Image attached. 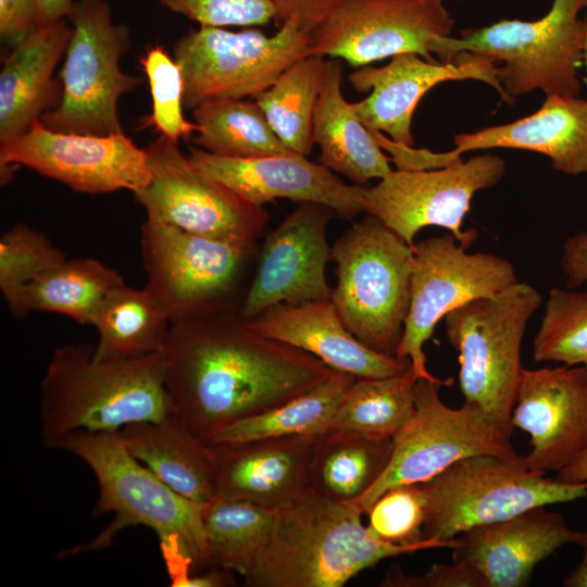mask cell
I'll list each match as a JSON object with an SVG mask.
<instances>
[{"label":"cell","mask_w":587,"mask_h":587,"mask_svg":"<svg viewBox=\"0 0 587 587\" xmlns=\"http://www.w3.org/2000/svg\"><path fill=\"white\" fill-rule=\"evenodd\" d=\"M426 496L424 539L461 533L527 510L587 496V482L566 483L529 469L525 457L472 455L421 483Z\"/></svg>","instance_id":"8"},{"label":"cell","mask_w":587,"mask_h":587,"mask_svg":"<svg viewBox=\"0 0 587 587\" xmlns=\"http://www.w3.org/2000/svg\"><path fill=\"white\" fill-rule=\"evenodd\" d=\"M140 243L146 288L170 320L240 308V286L257 243L214 239L149 217Z\"/></svg>","instance_id":"11"},{"label":"cell","mask_w":587,"mask_h":587,"mask_svg":"<svg viewBox=\"0 0 587 587\" xmlns=\"http://www.w3.org/2000/svg\"><path fill=\"white\" fill-rule=\"evenodd\" d=\"M380 586L387 587H480L475 574L461 563H434L423 575L404 574L400 569L386 573Z\"/></svg>","instance_id":"42"},{"label":"cell","mask_w":587,"mask_h":587,"mask_svg":"<svg viewBox=\"0 0 587 587\" xmlns=\"http://www.w3.org/2000/svg\"><path fill=\"white\" fill-rule=\"evenodd\" d=\"M446 0H342L310 34L309 55L361 67L401 53L435 62L434 42L451 36Z\"/></svg>","instance_id":"16"},{"label":"cell","mask_w":587,"mask_h":587,"mask_svg":"<svg viewBox=\"0 0 587 587\" xmlns=\"http://www.w3.org/2000/svg\"><path fill=\"white\" fill-rule=\"evenodd\" d=\"M74 2V0H36L41 25L67 18Z\"/></svg>","instance_id":"46"},{"label":"cell","mask_w":587,"mask_h":587,"mask_svg":"<svg viewBox=\"0 0 587 587\" xmlns=\"http://www.w3.org/2000/svg\"><path fill=\"white\" fill-rule=\"evenodd\" d=\"M366 515L367 530L382 541L415 546L435 540L423 537L426 496L421 483L387 489L370 507Z\"/></svg>","instance_id":"40"},{"label":"cell","mask_w":587,"mask_h":587,"mask_svg":"<svg viewBox=\"0 0 587 587\" xmlns=\"http://www.w3.org/2000/svg\"><path fill=\"white\" fill-rule=\"evenodd\" d=\"M310 33L296 17L274 35L200 26L179 38L173 58L184 82V107L258 97L292 63L309 55Z\"/></svg>","instance_id":"10"},{"label":"cell","mask_w":587,"mask_h":587,"mask_svg":"<svg viewBox=\"0 0 587 587\" xmlns=\"http://www.w3.org/2000/svg\"><path fill=\"white\" fill-rule=\"evenodd\" d=\"M167 10L200 26H261L275 20L265 0H158Z\"/></svg>","instance_id":"41"},{"label":"cell","mask_w":587,"mask_h":587,"mask_svg":"<svg viewBox=\"0 0 587 587\" xmlns=\"http://www.w3.org/2000/svg\"><path fill=\"white\" fill-rule=\"evenodd\" d=\"M193 142L217 155L259 158L292 152L277 137L263 111L243 99L203 103L192 110Z\"/></svg>","instance_id":"34"},{"label":"cell","mask_w":587,"mask_h":587,"mask_svg":"<svg viewBox=\"0 0 587 587\" xmlns=\"http://www.w3.org/2000/svg\"><path fill=\"white\" fill-rule=\"evenodd\" d=\"M412 249L410 305L396 357L410 360L416 379L440 380L427 370L423 350L437 323L455 308L492 296L519 278L507 259L469 253L451 234L414 242Z\"/></svg>","instance_id":"13"},{"label":"cell","mask_w":587,"mask_h":587,"mask_svg":"<svg viewBox=\"0 0 587 587\" xmlns=\"http://www.w3.org/2000/svg\"><path fill=\"white\" fill-rule=\"evenodd\" d=\"M275 11L278 25L296 17L307 33L321 25L342 0H265Z\"/></svg>","instance_id":"44"},{"label":"cell","mask_w":587,"mask_h":587,"mask_svg":"<svg viewBox=\"0 0 587 587\" xmlns=\"http://www.w3.org/2000/svg\"><path fill=\"white\" fill-rule=\"evenodd\" d=\"M257 333L301 349L330 369L357 378L401 374L411 362L370 349L340 320L332 300L276 304L245 320Z\"/></svg>","instance_id":"24"},{"label":"cell","mask_w":587,"mask_h":587,"mask_svg":"<svg viewBox=\"0 0 587 587\" xmlns=\"http://www.w3.org/2000/svg\"><path fill=\"white\" fill-rule=\"evenodd\" d=\"M335 212L300 202L264 239L259 263L239 308L249 320L276 304L330 300L325 268L332 259L326 232Z\"/></svg>","instance_id":"18"},{"label":"cell","mask_w":587,"mask_h":587,"mask_svg":"<svg viewBox=\"0 0 587 587\" xmlns=\"http://www.w3.org/2000/svg\"><path fill=\"white\" fill-rule=\"evenodd\" d=\"M504 172L505 161L495 154L475 155L438 168H397L366 188L364 212L410 246L422 228L437 226L467 249L478 236L475 229L462 228L472 199L477 191L498 184Z\"/></svg>","instance_id":"15"},{"label":"cell","mask_w":587,"mask_h":587,"mask_svg":"<svg viewBox=\"0 0 587 587\" xmlns=\"http://www.w3.org/2000/svg\"><path fill=\"white\" fill-rule=\"evenodd\" d=\"M65 260L47 236L26 224L18 223L1 235L0 289L12 315L18 320L27 315L23 298L26 285Z\"/></svg>","instance_id":"38"},{"label":"cell","mask_w":587,"mask_h":587,"mask_svg":"<svg viewBox=\"0 0 587 587\" xmlns=\"http://www.w3.org/2000/svg\"><path fill=\"white\" fill-rule=\"evenodd\" d=\"M560 267L566 277L569 288H577L587 284L586 232H578L565 240Z\"/></svg>","instance_id":"45"},{"label":"cell","mask_w":587,"mask_h":587,"mask_svg":"<svg viewBox=\"0 0 587 587\" xmlns=\"http://www.w3.org/2000/svg\"><path fill=\"white\" fill-rule=\"evenodd\" d=\"M583 559L580 563L564 578L562 585L565 587H587V532L584 544Z\"/></svg>","instance_id":"48"},{"label":"cell","mask_w":587,"mask_h":587,"mask_svg":"<svg viewBox=\"0 0 587 587\" xmlns=\"http://www.w3.org/2000/svg\"><path fill=\"white\" fill-rule=\"evenodd\" d=\"M330 257V300L340 320L370 349L396 355L410 305L412 246L369 214L333 243Z\"/></svg>","instance_id":"7"},{"label":"cell","mask_w":587,"mask_h":587,"mask_svg":"<svg viewBox=\"0 0 587 587\" xmlns=\"http://www.w3.org/2000/svg\"><path fill=\"white\" fill-rule=\"evenodd\" d=\"M276 511L241 500L208 503L203 516L207 570L220 567L245 577L264 546Z\"/></svg>","instance_id":"36"},{"label":"cell","mask_w":587,"mask_h":587,"mask_svg":"<svg viewBox=\"0 0 587 587\" xmlns=\"http://www.w3.org/2000/svg\"><path fill=\"white\" fill-rule=\"evenodd\" d=\"M161 355L174 413L209 444L229 425L336 372L301 349L257 333L237 308L171 319Z\"/></svg>","instance_id":"1"},{"label":"cell","mask_w":587,"mask_h":587,"mask_svg":"<svg viewBox=\"0 0 587 587\" xmlns=\"http://www.w3.org/2000/svg\"><path fill=\"white\" fill-rule=\"evenodd\" d=\"M67 20L72 35L59 77L62 97L40 121L61 133L122 134L118 101L141 83L120 67L130 47L129 30L113 22L109 0H76Z\"/></svg>","instance_id":"9"},{"label":"cell","mask_w":587,"mask_h":587,"mask_svg":"<svg viewBox=\"0 0 587 587\" xmlns=\"http://www.w3.org/2000/svg\"><path fill=\"white\" fill-rule=\"evenodd\" d=\"M189 160L246 201L263 207L275 199L314 202L351 218L364 212L366 188L348 185L332 170L297 152L232 158L189 148Z\"/></svg>","instance_id":"21"},{"label":"cell","mask_w":587,"mask_h":587,"mask_svg":"<svg viewBox=\"0 0 587 587\" xmlns=\"http://www.w3.org/2000/svg\"><path fill=\"white\" fill-rule=\"evenodd\" d=\"M90 325L98 333L93 358L112 361L161 352L170 316L146 287L123 284L102 300Z\"/></svg>","instance_id":"30"},{"label":"cell","mask_w":587,"mask_h":587,"mask_svg":"<svg viewBox=\"0 0 587 587\" xmlns=\"http://www.w3.org/2000/svg\"><path fill=\"white\" fill-rule=\"evenodd\" d=\"M41 434L54 448L75 430L117 433L138 422L174 413L161 352L112 361L93 358V347L54 349L40 385Z\"/></svg>","instance_id":"3"},{"label":"cell","mask_w":587,"mask_h":587,"mask_svg":"<svg viewBox=\"0 0 587 587\" xmlns=\"http://www.w3.org/2000/svg\"><path fill=\"white\" fill-rule=\"evenodd\" d=\"M557 478L566 483L587 482V450L569 466L558 472Z\"/></svg>","instance_id":"47"},{"label":"cell","mask_w":587,"mask_h":587,"mask_svg":"<svg viewBox=\"0 0 587 587\" xmlns=\"http://www.w3.org/2000/svg\"><path fill=\"white\" fill-rule=\"evenodd\" d=\"M355 376L336 371L314 388L222 430L212 442H232L288 435L317 436L328 430L345 391Z\"/></svg>","instance_id":"35"},{"label":"cell","mask_w":587,"mask_h":587,"mask_svg":"<svg viewBox=\"0 0 587 587\" xmlns=\"http://www.w3.org/2000/svg\"><path fill=\"white\" fill-rule=\"evenodd\" d=\"M118 434L128 451L173 490L203 504L214 500L212 446L196 436L178 415L133 423Z\"/></svg>","instance_id":"27"},{"label":"cell","mask_w":587,"mask_h":587,"mask_svg":"<svg viewBox=\"0 0 587 587\" xmlns=\"http://www.w3.org/2000/svg\"><path fill=\"white\" fill-rule=\"evenodd\" d=\"M341 79V63L326 61L313 117V140L321 150V164L363 186L387 176L392 171L390 159L344 98Z\"/></svg>","instance_id":"28"},{"label":"cell","mask_w":587,"mask_h":587,"mask_svg":"<svg viewBox=\"0 0 587 587\" xmlns=\"http://www.w3.org/2000/svg\"><path fill=\"white\" fill-rule=\"evenodd\" d=\"M325 62L323 57L315 54L299 59L254 98L282 142L305 157L314 145L313 117L323 86Z\"/></svg>","instance_id":"32"},{"label":"cell","mask_w":587,"mask_h":587,"mask_svg":"<svg viewBox=\"0 0 587 587\" xmlns=\"http://www.w3.org/2000/svg\"><path fill=\"white\" fill-rule=\"evenodd\" d=\"M82 460L93 473L98 500L93 516L112 513V522L92 540L62 551L59 558L109 547L129 526L152 529L160 542L176 539L191 558L193 571L207 570L203 516L207 504L167 486L126 448L118 432L75 430L54 446Z\"/></svg>","instance_id":"4"},{"label":"cell","mask_w":587,"mask_h":587,"mask_svg":"<svg viewBox=\"0 0 587 587\" xmlns=\"http://www.w3.org/2000/svg\"><path fill=\"white\" fill-rule=\"evenodd\" d=\"M123 284L116 271L95 259H66L26 285L24 304L28 312L59 313L90 325L102 300Z\"/></svg>","instance_id":"31"},{"label":"cell","mask_w":587,"mask_h":587,"mask_svg":"<svg viewBox=\"0 0 587 587\" xmlns=\"http://www.w3.org/2000/svg\"><path fill=\"white\" fill-rule=\"evenodd\" d=\"M585 538L586 532L569 527L562 514L537 507L461 533L452 560L470 569L480 587H522L539 562L565 545L582 546Z\"/></svg>","instance_id":"22"},{"label":"cell","mask_w":587,"mask_h":587,"mask_svg":"<svg viewBox=\"0 0 587 587\" xmlns=\"http://www.w3.org/2000/svg\"><path fill=\"white\" fill-rule=\"evenodd\" d=\"M584 9H585V12H586V17H585V22H586V37H585V45H584V64H585V67H586V76H585V78H584V82H585V84L587 85V0L585 1Z\"/></svg>","instance_id":"49"},{"label":"cell","mask_w":587,"mask_h":587,"mask_svg":"<svg viewBox=\"0 0 587 587\" xmlns=\"http://www.w3.org/2000/svg\"><path fill=\"white\" fill-rule=\"evenodd\" d=\"M586 0H552L549 11L535 21L500 20L442 37L433 54L450 62L470 53L501 63L497 77L503 101L539 89L548 95L579 97L578 70L584 63L586 22L578 17Z\"/></svg>","instance_id":"5"},{"label":"cell","mask_w":587,"mask_h":587,"mask_svg":"<svg viewBox=\"0 0 587 587\" xmlns=\"http://www.w3.org/2000/svg\"><path fill=\"white\" fill-rule=\"evenodd\" d=\"M450 384L452 378L416 380L415 413L392 437L387 469L364 495L351 502L364 514L387 489L424 483L461 459L480 454L517 455L511 439L478 407L464 402L453 409L440 399V387Z\"/></svg>","instance_id":"12"},{"label":"cell","mask_w":587,"mask_h":587,"mask_svg":"<svg viewBox=\"0 0 587 587\" xmlns=\"http://www.w3.org/2000/svg\"><path fill=\"white\" fill-rule=\"evenodd\" d=\"M319 436V435H317ZM316 436L288 435L212 442L215 497L278 510L310 491V461Z\"/></svg>","instance_id":"23"},{"label":"cell","mask_w":587,"mask_h":587,"mask_svg":"<svg viewBox=\"0 0 587 587\" xmlns=\"http://www.w3.org/2000/svg\"><path fill=\"white\" fill-rule=\"evenodd\" d=\"M1 180L13 166H26L78 192L133 193L150 180L145 149L124 133L110 136L61 133L40 120L16 137L0 141Z\"/></svg>","instance_id":"17"},{"label":"cell","mask_w":587,"mask_h":587,"mask_svg":"<svg viewBox=\"0 0 587 587\" xmlns=\"http://www.w3.org/2000/svg\"><path fill=\"white\" fill-rule=\"evenodd\" d=\"M541 302L535 287L517 282L492 296L473 299L444 317L448 341L458 351L464 402L483 410L509 439L524 369L522 341Z\"/></svg>","instance_id":"6"},{"label":"cell","mask_w":587,"mask_h":587,"mask_svg":"<svg viewBox=\"0 0 587 587\" xmlns=\"http://www.w3.org/2000/svg\"><path fill=\"white\" fill-rule=\"evenodd\" d=\"M416 380L411 365L392 376L355 378L341 397L327 432L392 438L415 413Z\"/></svg>","instance_id":"33"},{"label":"cell","mask_w":587,"mask_h":587,"mask_svg":"<svg viewBox=\"0 0 587 587\" xmlns=\"http://www.w3.org/2000/svg\"><path fill=\"white\" fill-rule=\"evenodd\" d=\"M392 438L334 430L316 436L310 461L311 491L336 502H353L387 469Z\"/></svg>","instance_id":"29"},{"label":"cell","mask_w":587,"mask_h":587,"mask_svg":"<svg viewBox=\"0 0 587 587\" xmlns=\"http://www.w3.org/2000/svg\"><path fill=\"white\" fill-rule=\"evenodd\" d=\"M152 98L151 114L143 117L145 126H154L162 135L174 141L187 139L198 132L195 122L185 118L184 82L180 67L162 46L149 48L140 59Z\"/></svg>","instance_id":"39"},{"label":"cell","mask_w":587,"mask_h":587,"mask_svg":"<svg viewBox=\"0 0 587 587\" xmlns=\"http://www.w3.org/2000/svg\"><path fill=\"white\" fill-rule=\"evenodd\" d=\"M533 359L583 366L587 374V291L550 289L534 337Z\"/></svg>","instance_id":"37"},{"label":"cell","mask_w":587,"mask_h":587,"mask_svg":"<svg viewBox=\"0 0 587 587\" xmlns=\"http://www.w3.org/2000/svg\"><path fill=\"white\" fill-rule=\"evenodd\" d=\"M476 79L503 91L496 63L478 55L459 53L450 62H430L416 53H401L384 66L365 65L350 73L348 80L359 92L370 95L351 103L370 132L386 133L395 142L413 147V113L425 93L448 80Z\"/></svg>","instance_id":"19"},{"label":"cell","mask_w":587,"mask_h":587,"mask_svg":"<svg viewBox=\"0 0 587 587\" xmlns=\"http://www.w3.org/2000/svg\"><path fill=\"white\" fill-rule=\"evenodd\" d=\"M361 509L310 491L276 511L272 529L249 573V587H341L378 562L424 549L452 548L449 541L400 546L375 538Z\"/></svg>","instance_id":"2"},{"label":"cell","mask_w":587,"mask_h":587,"mask_svg":"<svg viewBox=\"0 0 587 587\" xmlns=\"http://www.w3.org/2000/svg\"><path fill=\"white\" fill-rule=\"evenodd\" d=\"M41 25L36 0H0V37L10 46Z\"/></svg>","instance_id":"43"},{"label":"cell","mask_w":587,"mask_h":587,"mask_svg":"<svg viewBox=\"0 0 587 587\" xmlns=\"http://www.w3.org/2000/svg\"><path fill=\"white\" fill-rule=\"evenodd\" d=\"M512 426L529 435V469L569 466L587 450V374L583 366L523 369Z\"/></svg>","instance_id":"20"},{"label":"cell","mask_w":587,"mask_h":587,"mask_svg":"<svg viewBox=\"0 0 587 587\" xmlns=\"http://www.w3.org/2000/svg\"><path fill=\"white\" fill-rule=\"evenodd\" d=\"M461 154L494 148L538 152L551 160L555 171L567 175L587 173V100L548 95L534 113L514 122L489 126L453 137Z\"/></svg>","instance_id":"26"},{"label":"cell","mask_w":587,"mask_h":587,"mask_svg":"<svg viewBox=\"0 0 587 587\" xmlns=\"http://www.w3.org/2000/svg\"><path fill=\"white\" fill-rule=\"evenodd\" d=\"M72 35L67 18L46 23L12 46L0 71V141L24 134L55 109L62 83L53 77Z\"/></svg>","instance_id":"25"},{"label":"cell","mask_w":587,"mask_h":587,"mask_svg":"<svg viewBox=\"0 0 587 587\" xmlns=\"http://www.w3.org/2000/svg\"><path fill=\"white\" fill-rule=\"evenodd\" d=\"M143 149L151 176L133 195L147 217L214 239L257 243L270 220L263 207L199 170L178 141L161 135Z\"/></svg>","instance_id":"14"}]
</instances>
